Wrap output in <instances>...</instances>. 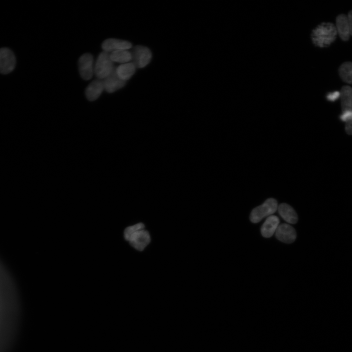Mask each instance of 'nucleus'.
<instances>
[{
    "label": "nucleus",
    "mask_w": 352,
    "mask_h": 352,
    "mask_svg": "<svg viewBox=\"0 0 352 352\" xmlns=\"http://www.w3.org/2000/svg\"><path fill=\"white\" fill-rule=\"evenodd\" d=\"M124 236L132 247L139 251L143 250L151 240L149 233L144 229V225L142 223L126 228Z\"/></svg>",
    "instance_id": "f257e3e1"
},
{
    "label": "nucleus",
    "mask_w": 352,
    "mask_h": 352,
    "mask_svg": "<svg viewBox=\"0 0 352 352\" xmlns=\"http://www.w3.org/2000/svg\"><path fill=\"white\" fill-rule=\"evenodd\" d=\"M337 31L331 23H322L312 32L311 37L313 43L320 47L329 46L336 38Z\"/></svg>",
    "instance_id": "f03ea898"
},
{
    "label": "nucleus",
    "mask_w": 352,
    "mask_h": 352,
    "mask_svg": "<svg viewBox=\"0 0 352 352\" xmlns=\"http://www.w3.org/2000/svg\"><path fill=\"white\" fill-rule=\"evenodd\" d=\"M114 67L110 53L103 51L99 54L95 62L94 74L98 79L103 80L111 73Z\"/></svg>",
    "instance_id": "7ed1b4c3"
},
{
    "label": "nucleus",
    "mask_w": 352,
    "mask_h": 352,
    "mask_svg": "<svg viewBox=\"0 0 352 352\" xmlns=\"http://www.w3.org/2000/svg\"><path fill=\"white\" fill-rule=\"evenodd\" d=\"M277 209V201L274 198H268L263 204L253 209L250 214V220L257 223L263 218L274 214Z\"/></svg>",
    "instance_id": "20e7f679"
},
{
    "label": "nucleus",
    "mask_w": 352,
    "mask_h": 352,
    "mask_svg": "<svg viewBox=\"0 0 352 352\" xmlns=\"http://www.w3.org/2000/svg\"><path fill=\"white\" fill-rule=\"evenodd\" d=\"M132 62L136 68H143L147 66L150 62L152 54L149 48L143 45H136L131 51Z\"/></svg>",
    "instance_id": "39448f33"
},
{
    "label": "nucleus",
    "mask_w": 352,
    "mask_h": 352,
    "mask_svg": "<svg viewBox=\"0 0 352 352\" xmlns=\"http://www.w3.org/2000/svg\"><path fill=\"white\" fill-rule=\"evenodd\" d=\"M16 58L13 52L8 48H0V73L8 74L15 68Z\"/></svg>",
    "instance_id": "423d86ee"
},
{
    "label": "nucleus",
    "mask_w": 352,
    "mask_h": 352,
    "mask_svg": "<svg viewBox=\"0 0 352 352\" xmlns=\"http://www.w3.org/2000/svg\"><path fill=\"white\" fill-rule=\"evenodd\" d=\"M79 70L81 77L88 80L94 74L93 59L89 53L82 55L79 59Z\"/></svg>",
    "instance_id": "0eeeda50"
},
{
    "label": "nucleus",
    "mask_w": 352,
    "mask_h": 352,
    "mask_svg": "<svg viewBox=\"0 0 352 352\" xmlns=\"http://www.w3.org/2000/svg\"><path fill=\"white\" fill-rule=\"evenodd\" d=\"M132 47V44L128 41L113 38L105 40L102 44L104 51L109 53L117 50H129Z\"/></svg>",
    "instance_id": "6e6552de"
},
{
    "label": "nucleus",
    "mask_w": 352,
    "mask_h": 352,
    "mask_svg": "<svg viewBox=\"0 0 352 352\" xmlns=\"http://www.w3.org/2000/svg\"><path fill=\"white\" fill-rule=\"evenodd\" d=\"M275 235L279 240L287 243L293 242L296 238L294 228L287 223H283L278 226Z\"/></svg>",
    "instance_id": "1a4fd4ad"
},
{
    "label": "nucleus",
    "mask_w": 352,
    "mask_h": 352,
    "mask_svg": "<svg viewBox=\"0 0 352 352\" xmlns=\"http://www.w3.org/2000/svg\"><path fill=\"white\" fill-rule=\"evenodd\" d=\"M102 80L104 89L109 93H112L120 89L126 84V82L118 77L116 73L115 67L111 73Z\"/></svg>",
    "instance_id": "9d476101"
},
{
    "label": "nucleus",
    "mask_w": 352,
    "mask_h": 352,
    "mask_svg": "<svg viewBox=\"0 0 352 352\" xmlns=\"http://www.w3.org/2000/svg\"><path fill=\"white\" fill-rule=\"evenodd\" d=\"M336 29L340 38L343 41L349 40L350 36L347 16L344 14L338 15L336 18Z\"/></svg>",
    "instance_id": "9b49d317"
},
{
    "label": "nucleus",
    "mask_w": 352,
    "mask_h": 352,
    "mask_svg": "<svg viewBox=\"0 0 352 352\" xmlns=\"http://www.w3.org/2000/svg\"><path fill=\"white\" fill-rule=\"evenodd\" d=\"M104 89L102 80L96 79L90 83L86 89V95L90 101L96 100Z\"/></svg>",
    "instance_id": "f8f14e48"
},
{
    "label": "nucleus",
    "mask_w": 352,
    "mask_h": 352,
    "mask_svg": "<svg viewBox=\"0 0 352 352\" xmlns=\"http://www.w3.org/2000/svg\"><path fill=\"white\" fill-rule=\"evenodd\" d=\"M279 223V218L274 215L269 216L261 227V233L263 237L269 238L276 231Z\"/></svg>",
    "instance_id": "ddd939ff"
},
{
    "label": "nucleus",
    "mask_w": 352,
    "mask_h": 352,
    "mask_svg": "<svg viewBox=\"0 0 352 352\" xmlns=\"http://www.w3.org/2000/svg\"><path fill=\"white\" fill-rule=\"evenodd\" d=\"M136 67L134 64L130 62L122 64L115 67V71L118 77L124 82L130 79L134 74Z\"/></svg>",
    "instance_id": "4468645a"
},
{
    "label": "nucleus",
    "mask_w": 352,
    "mask_h": 352,
    "mask_svg": "<svg viewBox=\"0 0 352 352\" xmlns=\"http://www.w3.org/2000/svg\"><path fill=\"white\" fill-rule=\"evenodd\" d=\"M277 210L280 215L287 222L291 224L297 222V215L292 207L288 204L282 203L278 206Z\"/></svg>",
    "instance_id": "2eb2a0df"
},
{
    "label": "nucleus",
    "mask_w": 352,
    "mask_h": 352,
    "mask_svg": "<svg viewBox=\"0 0 352 352\" xmlns=\"http://www.w3.org/2000/svg\"><path fill=\"white\" fill-rule=\"evenodd\" d=\"M352 88L349 86H343L340 90V97L343 111L352 110Z\"/></svg>",
    "instance_id": "dca6fc26"
},
{
    "label": "nucleus",
    "mask_w": 352,
    "mask_h": 352,
    "mask_svg": "<svg viewBox=\"0 0 352 352\" xmlns=\"http://www.w3.org/2000/svg\"><path fill=\"white\" fill-rule=\"evenodd\" d=\"M338 73L344 82L352 84V62L342 63L339 67Z\"/></svg>",
    "instance_id": "f3484780"
},
{
    "label": "nucleus",
    "mask_w": 352,
    "mask_h": 352,
    "mask_svg": "<svg viewBox=\"0 0 352 352\" xmlns=\"http://www.w3.org/2000/svg\"><path fill=\"white\" fill-rule=\"evenodd\" d=\"M110 56L112 61L114 62L125 64L132 62V57L131 51L129 50H120L111 52Z\"/></svg>",
    "instance_id": "a211bd4d"
},
{
    "label": "nucleus",
    "mask_w": 352,
    "mask_h": 352,
    "mask_svg": "<svg viewBox=\"0 0 352 352\" xmlns=\"http://www.w3.org/2000/svg\"><path fill=\"white\" fill-rule=\"evenodd\" d=\"M347 16L349 25L350 36H352V10L350 11Z\"/></svg>",
    "instance_id": "6ab92c4d"
},
{
    "label": "nucleus",
    "mask_w": 352,
    "mask_h": 352,
    "mask_svg": "<svg viewBox=\"0 0 352 352\" xmlns=\"http://www.w3.org/2000/svg\"><path fill=\"white\" fill-rule=\"evenodd\" d=\"M340 96V93L338 92H335L334 93L330 94L328 95L327 98L329 100L334 101Z\"/></svg>",
    "instance_id": "aec40b11"
},
{
    "label": "nucleus",
    "mask_w": 352,
    "mask_h": 352,
    "mask_svg": "<svg viewBox=\"0 0 352 352\" xmlns=\"http://www.w3.org/2000/svg\"><path fill=\"white\" fill-rule=\"evenodd\" d=\"M352 108V101H351Z\"/></svg>",
    "instance_id": "412c9836"
}]
</instances>
